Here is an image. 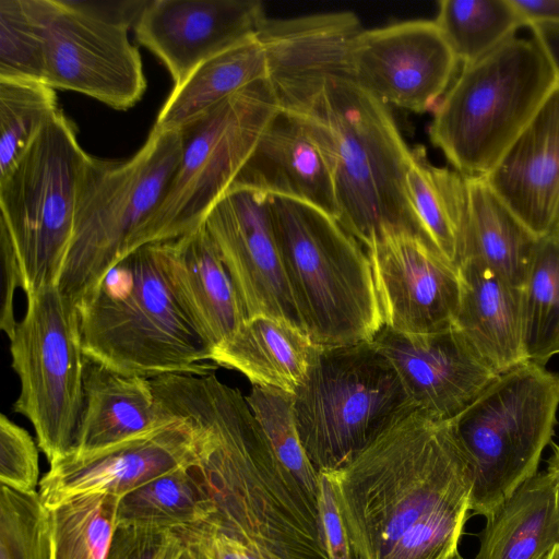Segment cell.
Returning <instances> with one entry per match:
<instances>
[{
	"instance_id": "1",
	"label": "cell",
	"mask_w": 559,
	"mask_h": 559,
	"mask_svg": "<svg viewBox=\"0 0 559 559\" xmlns=\"http://www.w3.org/2000/svg\"><path fill=\"white\" fill-rule=\"evenodd\" d=\"M163 412L192 440L215 512L191 527L210 559H330L318 502L282 464L246 396L215 372L152 381Z\"/></svg>"
},
{
	"instance_id": "2",
	"label": "cell",
	"mask_w": 559,
	"mask_h": 559,
	"mask_svg": "<svg viewBox=\"0 0 559 559\" xmlns=\"http://www.w3.org/2000/svg\"><path fill=\"white\" fill-rule=\"evenodd\" d=\"M325 474L352 559H447L471 511L473 473L450 421L419 409Z\"/></svg>"
},
{
	"instance_id": "3",
	"label": "cell",
	"mask_w": 559,
	"mask_h": 559,
	"mask_svg": "<svg viewBox=\"0 0 559 559\" xmlns=\"http://www.w3.org/2000/svg\"><path fill=\"white\" fill-rule=\"evenodd\" d=\"M269 79L280 107L305 124L330 165L338 223L364 248L391 231L426 238L404 193L411 148L388 106L346 74Z\"/></svg>"
},
{
	"instance_id": "4",
	"label": "cell",
	"mask_w": 559,
	"mask_h": 559,
	"mask_svg": "<svg viewBox=\"0 0 559 559\" xmlns=\"http://www.w3.org/2000/svg\"><path fill=\"white\" fill-rule=\"evenodd\" d=\"M84 356L124 374H205L218 367L165 278L157 243L133 251L75 304Z\"/></svg>"
},
{
	"instance_id": "5",
	"label": "cell",
	"mask_w": 559,
	"mask_h": 559,
	"mask_svg": "<svg viewBox=\"0 0 559 559\" xmlns=\"http://www.w3.org/2000/svg\"><path fill=\"white\" fill-rule=\"evenodd\" d=\"M275 238L302 328L322 347L372 341L383 326L371 264L336 218L271 197Z\"/></svg>"
},
{
	"instance_id": "6",
	"label": "cell",
	"mask_w": 559,
	"mask_h": 559,
	"mask_svg": "<svg viewBox=\"0 0 559 559\" xmlns=\"http://www.w3.org/2000/svg\"><path fill=\"white\" fill-rule=\"evenodd\" d=\"M534 39L513 37L462 67L433 110L431 143L466 178H486L557 83Z\"/></svg>"
},
{
	"instance_id": "7",
	"label": "cell",
	"mask_w": 559,
	"mask_h": 559,
	"mask_svg": "<svg viewBox=\"0 0 559 559\" xmlns=\"http://www.w3.org/2000/svg\"><path fill=\"white\" fill-rule=\"evenodd\" d=\"M182 152L181 130L153 131L128 160L90 157L58 286L74 305L119 261L162 203Z\"/></svg>"
},
{
	"instance_id": "8",
	"label": "cell",
	"mask_w": 559,
	"mask_h": 559,
	"mask_svg": "<svg viewBox=\"0 0 559 559\" xmlns=\"http://www.w3.org/2000/svg\"><path fill=\"white\" fill-rule=\"evenodd\" d=\"M293 402L300 441L320 474L348 464L395 420L416 409L372 341L319 346Z\"/></svg>"
},
{
	"instance_id": "9",
	"label": "cell",
	"mask_w": 559,
	"mask_h": 559,
	"mask_svg": "<svg viewBox=\"0 0 559 559\" xmlns=\"http://www.w3.org/2000/svg\"><path fill=\"white\" fill-rule=\"evenodd\" d=\"M559 408V374L524 361L451 420L473 473L471 511L487 518L537 474Z\"/></svg>"
},
{
	"instance_id": "10",
	"label": "cell",
	"mask_w": 559,
	"mask_h": 559,
	"mask_svg": "<svg viewBox=\"0 0 559 559\" xmlns=\"http://www.w3.org/2000/svg\"><path fill=\"white\" fill-rule=\"evenodd\" d=\"M90 157L59 110L0 178V231L14 249L26 296L58 285Z\"/></svg>"
},
{
	"instance_id": "11",
	"label": "cell",
	"mask_w": 559,
	"mask_h": 559,
	"mask_svg": "<svg viewBox=\"0 0 559 559\" xmlns=\"http://www.w3.org/2000/svg\"><path fill=\"white\" fill-rule=\"evenodd\" d=\"M280 105L269 78L255 81L185 126L182 152L139 247L200 227L229 190Z\"/></svg>"
},
{
	"instance_id": "12",
	"label": "cell",
	"mask_w": 559,
	"mask_h": 559,
	"mask_svg": "<svg viewBox=\"0 0 559 559\" xmlns=\"http://www.w3.org/2000/svg\"><path fill=\"white\" fill-rule=\"evenodd\" d=\"M27 297L10 337L21 383L13 411L34 427L49 464L72 453L84 404V353L75 305L58 285Z\"/></svg>"
},
{
	"instance_id": "13",
	"label": "cell",
	"mask_w": 559,
	"mask_h": 559,
	"mask_svg": "<svg viewBox=\"0 0 559 559\" xmlns=\"http://www.w3.org/2000/svg\"><path fill=\"white\" fill-rule=\"evenodd\" d=\"M45 41L44 83L109 107L134 106L146 90L141 55L129 27L99 19L73 0H29Z\"/></svg>"
},
{
	"instance_id": "14",
	"label": "cell",
	"mask_w": 559,
	"mask_h": 559,
	"mask_svg": "<svg viewBox=\"0 0 559 559\" xmlns=\"http://www.w3.org/2000/svg\"><path fill=\"white\" fill-rule=\"evenodd\" d=\"M352 79L384 105L435 110L459 61L435 21L413 20L364 29L350 52Z\"/></svg>"
},
{
	"instance_id": "15",
	"label": "cell",
	"mask_w": 559,
	"mask_h": 559,
	"mask_svg": "<svg viewBox=\"0 0 559 559\" xmlns=\"http://www.w3.org/2000/svg\"><path fill=\"white\" fill-rule=\"evenodd\" d=\"M203 224L228 270L247 318L272 316L304 330L282 264L270 195L231 187Z\"/></svg>"
},
{
	"instance_id": "16",
	"label": "cell",
	"mask_w": 559,
	"mask_h": 559,
	"mask_svg": "<svg viewBox=\"0 0 559 559\" xmlns=\"http://www.w3.org/2000/svg\"><path fill=\"white\" fill-rule=\"evenodd\" d=\"M365 250L383 326L411 334L453 326L461 297L459 269L426 238L407 231L384 233Z\"/></svg>"
},
{
	"instance_id": "17",
	"label": "cell",
	"mask_w": 559,
	"mask_h": 559,
	"mask_svg": "<svg viewBox=\"0 0 559 559\" xmlns=\"http://www.w3.org/2000/svg\"><path fill=\"white\" fill-rule=\"evenodd\" d=\"M396 370L416 409L450 421L498 376L454 326L411 334L386 326L372 340Z\"/></svg>"
},
{
	"instance_id": "18",
	"label": "cell",
	"mask_w": 559,
	"mask_h": 559,
	"mask_svg": "<svg viewBox=\"0 0 559 559\" xmlns=\"http://www.w3.org/2000/svg\"><path fill=\"white\" fill-rule=\"evenodd\" d=\"M265 19L258 0H148L133 29L178 86L210 58L254 36Z\"/></svg>"
},
{
	"instance_id": "19",
	"label": "cell",
	"mask_w": 559,
	"mask_h": 559,
	"mask_svg": "<svg viewBox=\"0 0 559 559\" xmlns=\"http://www.w3.org/2000/svg\"><path fill=\"white\" fill-rule=\"evenodd\" d=\"M166 416L171 423L153 432L94 451L72 452L50 463L39 481L38 495L45 507L49 509L86 492L121 497L166 473L194 463L188 429L178 419Z\"/></svg>"
},
{
	"instance_id": "20",
	"label": "cell",
	"mask_w": 559,
	"mask_h": 559,
	"mask_svg": "<svg viewBox=\"0 0 559 559\" xmlns=\"http://www.w3.org/2000/svg\"><path fill=\"white\" fill-rule=\"evenodd\" d=\"M485 180L538 238L559 234V81Z\"/></svg>"
},
{
	"instance_id": "21",
	"label": "cell",
	"mask_w": 559,
	"mask_h": 559,
	"mask_svg": "<svg viewBox=\"0 0 559 559\" xmlns=\"http://www.w3.org/2000/svg\"><path fill=\"white\" fill-rule=\"evenodd\" d=\"M156 243L171 293L213 350L248 319L214 241L202 224Z\"/></svg>"
},
{
	"instance_id": "22",
	"label": "cell",
	"mask_w": 559,
	"mask_h": 559,
	"mask_svg": "<svg viewBox=\"0 0 559 559\" xmlns=\"http://www.w3.org/2000/svg\"><path fill=\"white\" fill-rule=\"evenodd\" d=\"M231 187L298 200L337 219L330 165L305 124L282 107L263 130Z\"/></svg>"
},
{
	"instance_id": "23",
	"label": "cell",
	"mask_w": 559,
	"mask_h": 559,
	"mask_svg": "<svg viewBox=\"0 0 559 559\" xmlns=\"http://www.w3.org/2000/svg\"><path fill=\"white\" fill-rule=\"evenodd\" d=\"M459 274L461 297L453 326L497 374L527 361L522 289L473 259L462 262Z\"/></svg>"
},
{
	"instance_id": "24",
	"label": "cell",
	"mask_w": 559,
	"mask_h": 559,
	"mask_svg": "<svg viewBox=\"0 0 559 559\" xmlns=\"http://www.w3.org/2000/svg\"><path fill=\"white\" fill-rule=\"evenodd\" d=\"M83 389L73 452L107 448L171 423L160 411L148 378L124 374L85 357Z\"/></svg>"
},
{
	"instance_id": "25",
	"label": "cell",
	"mask_w": 559,
	"mask_h": 559,
	"mask_svg": "<svg viewBox=\"0 0 559 559\" xmlns=\"http://www.w3.org/2000/svg\"><path fill=\"white\" fill-rule=\"evenodd\" d=\"M319 345L292 322L266 314L245 320L212 350L217 367L241 372L252 385L294 394L307 376Z\"/></svg>"
},
{
	"instance_id": "26",
	"label": "cell",
	"mask_w": 559,
	"mask_h": 559,
	"mask_svg": "<svg viewBox=\"0 0 559 559\" xmlns=\"http://www.w3.org/2000/svg\"><path fill=\"white\" fill-rule=\"evenodd\" d=\"M364 31L353 12L265 19L258 31L269 78L305 73L350 75V52Z\"/></svg>"
},
{
	"instance_id": "27",
	"label": "cell",
	"mask_w": 559,
	"mask_h": 559,
	"mask_svg": "<svg viewBox=\"0 0 559 559\" xmlns=\"http://www.w3.org/2000/svg\"><path fill=\"white\" fill-rule=\"evenodd\" d=\"M486 519L474 559H547L559 545V487L536 474Z\"/></svg>"
},
{
	"instance_id": "28",
	"label": "cell",
	"mask_w": 559,
	"mask_h": 559,
	"mask_svg": "<svg viewBox=\"0 0 559 559\" xmlns=\"http://www.w3.org/2000/svg\"><path fill=\"white\" fill-rule=\"evenodd\" d=\"M403 187L425 237L459 269L469 213L467 178L455 169L432 165L426 148L418 145L411 148Z\"/></svg>"
},
{
	"instance_id": "29",
	"label": "cell",
	"mask_w": 559,
	"mask_h": 559,
	"mask_svg": "<svg viewBox=\"0 0 559 559\" xmlns=\"http://www.w3.org/2000/svg\"><path fill=\"white\" fill-rule=\"evenodd\" d=\"M467 182L469 213L463 261L476 260L511 286L523 289L540 238L500 200L485 178H467Z\"/></svg>"
},
{
	"instance_id": "30",
	"label": "cell",
	"mask_w": 559,
	"mask_h": 559,
	"mask_svg": "<svg viewBox=\"0 0 559 559\" xmlns=\"http://www.w3.org/2000/svg\"><path fill=\"white\" fill-rule=\"evenodd\" d=\"M264 78H269L267 60L257 33L210 58L180 85L174 86L152 130H180L227 97Z\"/></svg>"
},
{
	"instance_id": "31",
	"label": "cell",
	"mask_w": 559,
	"mask_h": 559,
	"mask_svg": "<svg viewBox=\"0 0 559 559\" xmlns=\"http://www.w3.org/2000/svg\"><path fill=\"white\" fill-rule=\"evenodd\" d=\"M214 512L209 488L192 463L121 496L117 526L174 530L205 521Z\"/></svg>"
},
{
	"instance_id": "32",
	"label": "cell",
	"mask_w": 559,
	"mask_h": 559,
	"mask_svg": "<svg viewBox=\"0 0 559 559\" xmlns=\"http://www.w3.org/2000/svg\"><path fill=\"white\" fill-rule=\"evenodd\" d=\"M435 23L462 67L515 37L525 26L511 0H441Z\"/></svg>"
},
{
	"instance_id": "33",
	"label": "cell",
	"mask_w": 559,
	"mask_h": 559,
	"mask_svg": "<svg viewBox=\"0 0 559 559\" xmlns=\"http://www.w3.org/2000/svg\"><path fill=\"white\" fill-rule=\"evenodd\" d=\"M119 496L86 492L49 508L51 559H106Z\"/></svg>"
},
{
	"instance_id": "34",
	"label": "cell",
	"mask_w": 559,
	"mask_h": 559,
	"mask_svg": "<svg viewBox=\"0 0 559 559\" xmlns=\"http://www.w3.org/2000/svg\"><path fill=\"white\" fill-rule=\"evenodd\" d=\"M522 302L526 360L545 366L559 354V234L539 239Z\"/></svg>"
},
{
	"instance_id": "35",
	"label": "cell",
	"mask_w": 559,
	"mask_h": 559,
	"mask_svg": "<svg viewBox=\"0 0 559 559\" xmlns=\"http://www.w3.org/2000/svg\"><path fill=\"white\" fill-rule=\"evenodd\" d=\"M59 110L55 90L45 83L0 79V178Z\"/></svg>"
},
{
	"instance_id": "36",
	"label": "cell",
	"mask_w": 559,
	"mask_h": 559,
	"mask_svg": "<svg viewBox=\"0 0 559 559\" xmlns=\"http://www.w3.org/2000/svg\"><path fill=\"white\" fill-rule=\"evenodd\" d=\"M246 400L278 460L318 502L320 473L310 462L300 441L293 394L275 388L252 385Z\"/></svg>"
},
{
	"instance_id": "37",
	"label": "cell",
	"mask_w": 559,
	"mask_h": 559,
	"mask_svg": "<svg viewBox=\"0 0 559 559\" xmlns=\"http://www.w3.org/2000/svg\"><path fill=\"white\" fill-rule=\"evenodd\" d=\"M0 559H51L49 510L38 491L1 485Z\"/></svg>"
},
{
	"instance_id": "38",
	"label": "cell",
	"mask_w": 559,
	"mask_h": 559,
	"mask_svg": "<svg viewBox=\"0 0 559 559\" xmlns=\"http://www.w3.org/2000/svg\"><path fill=\"white\" fill-rule=\"evenodd\" d=\"M41 26L29 0H0V79L45 81Z\"/></svg>"
},
{
	"instance_id": "39",
	"label": "cell",
	"mask_w": 559,
	"mask_h": 559,
	"mask_svg": "<svg viewBox=\"0 0 559 559\" xmlns=\"http://www.w3.org/2000/svg\"><path fill=\"white\" fill-rule=\"evenodd\" d=\"M38 449L27 430L4 414L0 416V480L21 492H33L38 484Z\"/></svg>"
},
{
	"instance_id": "40",
	"label": "cell",
	"mask_w": 559,
	"mask_h": 559,
	"mask_svg": "<svg viewBox=\"0 0 559 559\" xmlns=\"http://www.w3.org/2000/svg\"><path fill=\"white\" fill-rule=\"evenodd\" d=\"M186 540L177 530L117 526L106 559H177Z\"/></svg>"
},
{
	"instance_id": "41",
	"label": "cell",
	"mask_w": 559,
	"mask_h": 559,
	"mask_svg": "<svg viewBox=\"0 0 559 559\" xmlns=\"http://www.w3.org/2000/svg\"><path fill=\"white\" fill-rule=\"evenodd\" d=\"M318 509L329 558L352 559L348 539L336 503L335 492L325 474H320Z\"/></svg>"
},
{
	"instance_id": "42",
	"label": "cell",
	"mask_w": 559,
	"mask_h": 559,
	"mask_svg": "<svg viewBox=\"0 0 559 559\" xmlns=\"http://www.w3.org/2000/svg\"><path fill=\"white\" fill-rule=\"evenodd\" d=\"M0 252L2 264V302L0 328L10 338L17 321L14 317V293L22 288L23 280L19 260L5 234L0 231Z\"/></svg>"
},
{
	"instance_id": "43",
	"label": "cell",
	"mask_w": 559,
	"mask_h": 559,
	"mask_svg": "<svg viewBox=\"0 0 559 559\" xmlns=\"http://www.w3.org/2000/svg\"><path fill=\"white\" fill-rule=\"evenodd\" d=\"M528 27L559 81V22L534 23Z\"/></svg>"
},
{
	"instance_id": "44",
	"label": "cell",
	"mask_w": 559,
	"mask_h": 559,
	"mask_svg": "<svg viewBox=\"0 0 559 559\" xmlns=\"http://www.w3.org/2000/svg\"><path fill=\"white\" fill-rule=\"evenodd\" d=\"M525 26L540 22H559V0H511Z\"/></svg>"
},
{
	"instance_id": "45",
	"label": "cell",
	"mask_w": 559,
	"mask_h": 559,
	"mask_svg": "<svg viewBox=\"0 0 559 559\" xmlns=\"http://www.w3.org/2000/svg\"><path fill=\"white\" fill-rule=\"evenodd\" d=\"M177 559H210V558L195 544L186 540V546Z\"/></svg>"
},
{
	"instance_id": "46",
	"label": "cell",
	"mask_w": 559,
	"mask_h": 559,
	"mask_svg": "<svg viewBox=\"0 0 559 559\" xmlns=\"http://www.w3.org/2000/svg\"><path fill=\"white\" fill-rule=\"evenodd\" d=\"M546 473L555 480L559 487V445H554V452L548 460Z\"/></svg>"
},
{
	"instance_id": "47",
	"label": "cell",
	"mask_w": 559,
	"mask_h": 559,
	"mask_svg": "<svg viewBox=\"0 0 559 559\" xmlns=\"http://www.w3.org/2000/svg\"><path fill=\"white\" fill-rule=\"evenodd\" d=\"M547 559H559V545H557L550 555L547 557Z\"/></svg>"
},
{
	"instance_id": "48",
	"label": "cell",
	"mask_w": 559,
	"mask_h": 559,
	"mask_svg": "<svg viewBox=\"0 0 559 559\" xmlns=\"http://www.w3.org/2000/svg\"><path fill=\"white\" fill-rule=\"evenodd\" d=\"M447 559H464V558L460 555L459 550H456L452 555H450Z\"/></svg>"
}]
</instances>
